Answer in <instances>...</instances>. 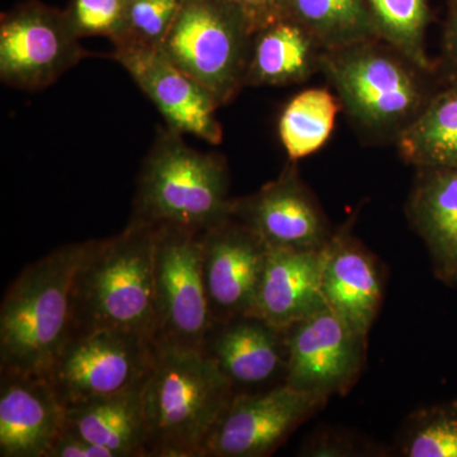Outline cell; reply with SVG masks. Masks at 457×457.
Masks as SVG:
<instances>
[{
  "label": "cell",
  "instance_id": "18",
  "mask_svg": "<svg viewBox=\"0 0 457 457\" xmlns=\"http://www.w3.org/2000/svg\"><path fill=\"white\" fill-rule=\"evenodd\" d=\"M324 261L326 246L314 252L269 248L252 314L286 329L327 308Z\"/></svg>",
  "mask_w": 457,
  "mask_h": 457
},
{
  "label": "cell",
  "instance_id": "19",
  "mask_svg": "<svg viewBox=\"0 0 457 457\" xmlns=\"http://www.w3.org/2000/svg\"><path fill=\"white\" fill-rule=\"evenodd\" d=\"M407 215L428 249L436 278L457 287V168H417Z\"/></svg>",
  "mask_w": 457,
  "mask_h": 457
},
{
  "label": "cell",
  "instance_id": "2",
  "mask_svg": "<svg viewBox=\"0 0 457 457\" xmlns=\"http://www.w3.org/2000/svg\"><path fill=\"white\" fill-rule=\"evenodd\" d=\"M319 71L363 134L394 143L438 87L432 82L436 71L420 68L378 38L321 51Z\"/></svg>",
  "mask_w": 457,
  "mask_h": 457
},
{
  "label": "cell",
  "instance_id": "22",
  "mask_svg": "<svg viewBox=\"0 0 457 457\" xmlns=\"http://www.w3.org/2000/svg\"><path fill=\"white\" fill-rule=\"evenodd\" d=\"M395 145L416 168H457V74L437 87Z\"/></svg>",
  "mask_w": 457,
  "mask_h": 457
},
{
  "label": "cell",
  "instance_id": "15",
  "mask_svg": "<svg viewBox=\"0 0 457 457\" xmlns=\"http://www.w3.org/2000/svg\"><path fill=\"white\" fill-rule=\"evenodd\" d=\"M200 351L220 370L236 394L261 392L285 383L286 329L258 315L212 321Z\"/></svg>",
  "mask_w": 457,
  "mask_h": 457
},
{
  "label": "cell",
  "instance_id": "21",
  "mask_svg": "<svg viewBox=\"0 0 457 457\" xmlns=\"http://www.w3.org/2000/svg\"><path fill=\"white\" fill-rule=\"evenodd\" d=\"M146 380L125 392L66 408L65 428L114 451L119 457H146L144 426Z\"/></svg>",
  "mask_w": 457,
  "mask_h": 457
},
{
  "label": "cell",
  "instance_id": "28",
  "mask_svg": "<svg viewBox=\"0 0 457 457\" xmlns=\"http://www.w3.org/2000/svg\"><path fill=\"white\" fill-rule=\"evenodd\" d=\"M129 0H71L66 17L75 32L84 37H106L117 44L121 38Z\"/></svg>",
  "mask_w": 457,
  "mask_h": 457
},
{
  "label": "cell",
  "instance_id": "1",
  "mask_svg": "<svg viewBox=\"0 0 457 457\" xmlns=\"http://www.w3.org/2000/svg\"><path fill=\"white\" fill-rule=\"evenodd\" d=\"M88 242L71 243L32 262L0 305V371L46 376L73 335V294Z\"/></svg>",
  "mask_w": 457,
  "mask_h": 457
},
{
  "label": "cell",
  "instance_id": "30",
  "mask_svg": "<svg viewBox=\"0 0 457 457\" xmlns=\"http://www.w3.org/2000/svg\"><path fill=\"white\" fill-rule=\"evenodd\" d=\"M245 14L252 31L287 18L288 0H230Z\"/></svg>",
  "mask_w": 457,
  "mask_h": 457
},
{
  "label": "cell",
  "instance_id": "32",
  "mask_svg": "<svg viewBox=\"0 0 457 457\" xmlns=\"http://www.w3.org/2000/svg\"><path fill=\"white\" fill-rule=\"evenodd\" d=\"M449 17L444 35L445 62L449 68V74H457V0H447Z\"/></svg>",
  "mask_w": 457,
  "mask_h": 457
},
{
  "label": "cell",
  "instance_id": "24",
  "mask_svg": "<svg viewBox=\"0 0 457 457\" xmlns=\"http://www.w3.org/2000/svg\"><path fill=\"white\" fill-rule=\"evenodd\" d=\"M287 18L311 32L323 50L378 38L365 0H288Z\"/></svg>",
  "mask_w": 457,
  "mask_h": 457
},
{
  "label": "cell",
  "instance_id": "20",
  "mask_svg": "<svg viewBox=\"0 0 457 457\" xmlns=\"http://www.w3.org/2000/svg\"><path fill=\"white\" fill-rule=\"evenodd\" d=\"M319 42L291 18L254 32L245 86L285 87L306 82L319 71Z\"/></svg>",
  "mask_w": 457,
  "mask_h": 457
},
{
  "label": "cell",
  "instance_id": "17",
  "mask_svg": "<svg viewBox=\"0 0 457 457\" xmlns=\"http://www.w3.org/2000/svg\"><path fill=\"white\" fill-rule=\"evenodd\" d=\"M323 294L328 306L361 335L368 337L384 296L380 266L350 228L333 233L326 245Z\"/></svg>",
  "mask_w": 457,
  "mask_h": 457
},
{
  "label": "cell",
  "instance_id": "25",
  "mask_svg": "<svg viewBox=\"0 0 457 457\" xmlns=\"http://www.w3.org/2000/svg\"><path fill=\"white\" fill-rule=\"evenodd\" d=\"M378 40L398 50L420 68L436 71L427 53L428 0H365Z\"/></svg>",
  "mask_w": 457,
  "mask_h": 457
},
{
  "label": "cell",
  "instance_id": "9",
  "mask_svg": "<svg viewBox=\"0 0 457 457\" xmlns=\"http://www.w3.org/2000/svg\"><path fill=\"white\" fill-rule=\"evenodd\" d=\"M87 56L65 11L29 0L2 14L0 79L7 86L47 88Z\"/></svg>",
  "mask_w": 457,
  "mask_h": 457
},
{
  "label": "cell",
  "instance_id": "27",
  "mask_svg": "<svg viewBox=\"0 0 457 457\" xmlns=\"http://www.w3.org/2000/svg\"><path fill=\"white\" fill-rule=\"evenodd\" d=\"M183 0H129L121 38L114 47L161 49Z\"/></svg>",
  "mask_w": 457,
  "mask_h": 457
},
{
  "label": "cell",
  "instance_id": "10",
  "mask_svg": "<svg viewBox=\"0 0 457 457\" xmlns=\"http://www.w3.org/2000/svg\"><path fill=\"white\" fill-rule=\"evenodd\" d=\"M329 398L282 383L261 392L234 394L212 433L201 457H266L272 455Z\"/></svg>",
  "mask_w": 457,
  "mask_h": 457
},
{
  "label": "cell",
  "instance_id": "31",
  "mask_svg": "<svg viewBox=\"0 0 457 457\" xmlns=\"http://www.w3.org/2000/svg\"><path fill=\"white\" fill-rule=\"evenodd\" d=\"M46 457H119V455L112 450L93 444L82 436L64 428Z\"/></svg>",
  "mask_w": 457,
  "mask_h": 457
},
{
  "label": "cell",
  "instance_id": "8",
  "mask_svg": "<svg viewBox=\"0 0 457 457\" xmlns=\"http://www.w3.org/2000/svg\"><path fill=\"white\" fill-rule=\"evenodd\" d=\"M154 341L200 350L212 326L201 263V233L170 225L154 231Z\"/></svg>",
  "mask_w": 457,
  "mask_h": 457
},
{
  "label": "cell",
  "instance_id": "26",
  "mask_svg": "<svg viewBox=\"0 0 457 457\" xmlns=\"http://www.w3.org/2000/svg\"><path fill=\"white\" fill-rule=\"evenodd\" d=\"M400 453L407 457H457V400L411 416Z\"/></svg>",
  "mask_w": 457,
  "mask_h": 457
},
{
  "label": "cell",
  "instance_id": "5",
  "mask_svg": "<svg viewBox=\"0 0 457 457\" xmlns=\"http://www.w3.org/2000/svg\"><path fill=\"white\" fill-rule=\"evenodd\" d=\"M228 189L225 159L188 146L183 134L167 125L141 167L131 218L203 233L233 218L236 198Z\"/></svg>",
  "mask_w": 457,
  "mask_h": 457
},
{
  "label": "cell",
  "instance_id": "4",
  "mask_svg": "<svg viewBox=\"0 0 457 457\" xmlns=\"http://www.w3.org/2000/svg\"><path fill=\"white\" fill-rule=\"evenodd\" d=\"M155 345L144 389L146 457H201L236 393L200 350Z\"/></svg>",
  "mask_w": 457,
  "mask_h": 457
},
{
  "label": "cell",
  "instance_id": "29",
  "mask_svg": "<svg viewBox=\"0 0 457 457\" xmlns=\"http://www.w3.org/2000/svg\"><path fill=\"white\" fill-rule=\"evenodd\" d=\"M361 442L343 432L324 431L315 433L305 441L300 455L312 457H348L365 455L370 450L362 449Z\"/></svg>",
  "mask_w": 457,
  "mask_h": 457
},
{
  "label": "cell",
  "instance_id": "14",
  "mask_svg": "<svg viewBox=\"0 0 457 457\" xmlns=\"http://www.w3.org/2000/svg\"><path fill=\"white\" fill-rule=\"evenodd\" d=\"M112 57L155 104L170 128L212 145L221 143L218 102L161 49L119 46Z\"/></svg>",
  "mask_w": 457,
  "mask_h": 457
},
{
  "label": "cell",
  "instance_id": "16",
  "mask_svg": "<svg viewBox=\"0 0 457 457\" xmlns=\"http://www.w3.org/2000/svg\"><path fill=\"white\" fill-rule=\"evenodd\" d=\"M65 422L46 378L0 371V456L46 457Z\"/></svg>",
  "mask_w": 457,
  "mask_h": 457
},
{
  "label": "cell",
  "instance_id": "3",
  "mask_svg": "<svg viewBox=\"0 0 457 457\" xmlns=\"http://www.w3.org/2000/svg\"><path fill=\"white\" fill-rule=\"evenodd\" d=\"M154 231L131 218L117 236L90 240L74 282L71 336L111 329L154 339Z\"/></svg>",
  "mask_w": 457,
  "mask_h": 457
},
{
  "label": "cell",
  "instance_id": "12",
  "mask_svg": "<svg viewBox=\"0 0 457 457\" xmlns=\"http://www.w3.org/2000/svg\"><path fill=\"white\" fill-rule=\"evenodd\" d=\"M233 218L272 249L321 251L335 233L291 161L278 179L249 196L236 198Z\"/></svg>",
  "mask_w": 457,
  "mask_h": 457
},
{
  "label": "cell",
  "instance_id": "13",
  "mask_svg": "<svg viewBox=\"0 0 457 457\" xmlns=\"http://www.w3.org/2000/svg\"><path fill=\"white\" fill-rule=\"evenodd\" d=\"M269 246L230 218L201 233V263L212 321L252 314Z\"/></svg>",
  "mask_w": 457,
  "mask_h": 457
},
{
  "label": "cell",
  "instance_id": "11",
  "mask_svg": "<svg viewBox=\"0 0 457 457\" xmlns=\"http://www.w3.org/2000/svg\"><path fill=\"white\" fill-rule=\"evenodd\" d=\"M285 383L319 395H345L362 372L366 336L329 306L286 328Z\"/></svg>",
  "mask_w": 457,
  "mask_h": 457
},
{
  "label": "cell",
  "instance_id": "6",
  "mask_svg": "<svg viewBox=\"0 0 457 457\" xmlns=\"http://www.w3.org/2000/svg\"><path fill=\"white\" fill-rule=\"evenodd\" d=\"M253 35L230 0H183L161 51L227 106L245 86Z\"/></svg>",
  "mask_w": 457,
  "mask_h": 457
},
{
  "label": "cell",
  "instance_id": "23",
  "mask_svg": "<svg viewBox=\"0 0 457 457\" xmlns=\"http://www.w3.org/2000/svg\"><path fill=\"white\" fill-rule=\"evenodd\" d=\"M341 102L327 88H309L288 101L278 121L279 140L291 162L314 154L332 135Z\"/></svg>",
  "mask_w": 457,
  "mask_h": 457
},
{
  "label": "cell",
  "instance_id": "7",
  "mask_svg": "<svg viewBox=\"0 0 457 457\" xmlns=\"http://www.w3.org/2000/svg\"><path fill=\"white\" fill-rule=\"evenodd\" d=\"M154 339L139 333L99 329L71 337L49 374L65 408L125 392L143 383L154 362Z\"/></svg>",
  "mask_w": 457,
  "mask_h": 457
}]
</instances>
